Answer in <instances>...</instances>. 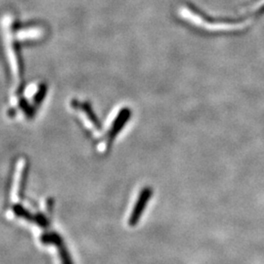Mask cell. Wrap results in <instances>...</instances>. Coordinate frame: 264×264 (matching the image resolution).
<instances>
[{
    "label": "cell",
    "instance_id": "3",
    "mask_svg": "<svg viewBox=\"0 0 264 264\" xmlns=\"http://www.w3.org/2000/svg\"><path fill=\"white\" fill-rule=\"evenodd\" d=\"M58 248H59V254L61 257L62 264H74L72 260V256L65 244L59 245Z\"/></svg>",
    "mask_w": 264,
    "mask_h": 264
},
{
    "label": "cell",
    "instance_id": "1",
    "mask_svg": "<svg viewBox=\"0 0 264 264\" xmlns=\"http://www.w3.org/2000/svg\"><path fill=\"white\" fill-rule=\"evenodd\" d=\"M151 196H152V190L150 188L143 189V191L139 196V199L134 206L132 214L128 220V224L130 226H134V225L138 223V221L142 215L143 211L146 208V205L149 202Z\"/></svg>",
    "mask_w": 264,
    "mask_h": 264
},
{
    "label": "cell",
    "instance_id": "4",
    "mask_svg": "<svg viewBox=\"0 0 264 264\" xmlns=\"http://www.w3.org/2000/svg\"><path fill=\"white\" fill-rule=\"evenodd\" d=\"M35 223L40 225L41 227H43V228H47L49 226V221L48 219L42 215V214H38L36 215V222Z\"/></svg>",
    "mask_w": 264,
    "mask_h": 264
},
{
    "label": "cell",
    "instance_id": "2",
    "mask_svg": "<svg viewBox=\"0 0 264 264\" xmlns=\"http://www.w3.org/2000/svg\"><path fill=\"white\" fill-rule=\"evenodd\" d=\"M41 242L44 244H55L57 246L64 244V240L62 239L61 236L55 232L51 233H45L41 235Z\"/></svg>",
    "mask_w": 264,
    "mask_h": 264
}]
</instances>
